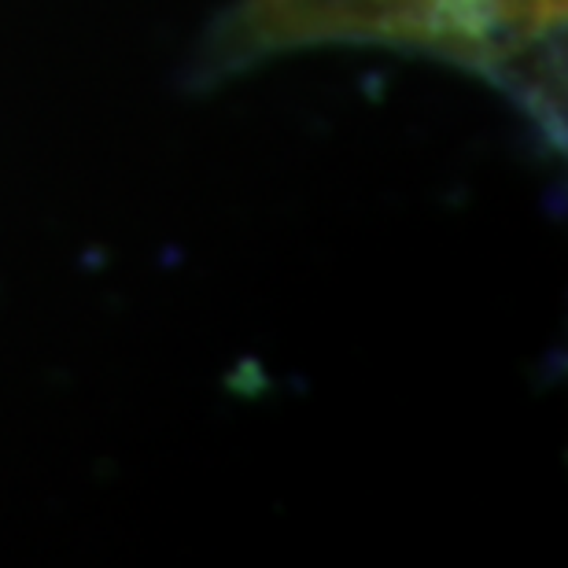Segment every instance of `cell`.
<instances>
[{
	"instance_id": "cell-1",
	"label": "cell",
	"mask_w": 568,
	"mask_h": 568,
	"mask_svg": "<svg viewBox=\"0 0 568 568\" xmlns=\"http://www.w3.org/2000/svg\"><path fill=\"white\" fill-rule=\"evenodd\" d=\"M322 44L425 52L487 74V55L462 0H241L225 55L263 60Z\"/></svg>"
},
{
	"instance_id": "cell-2",
	"label": "cell",
	"mask_w": 568,
	"mask_h": 568,
	"mask_svg": "<svg viewBox=\"0 0 568 568\" xmlns=\"http://www.w3.org/2000/svg\"><path fill=\"white\" fill-rule=\"evenodd\" d=\"M487 52V78L531 82V60L554 49L568 0H462Z\"/></svg>"
}]
</instances>
